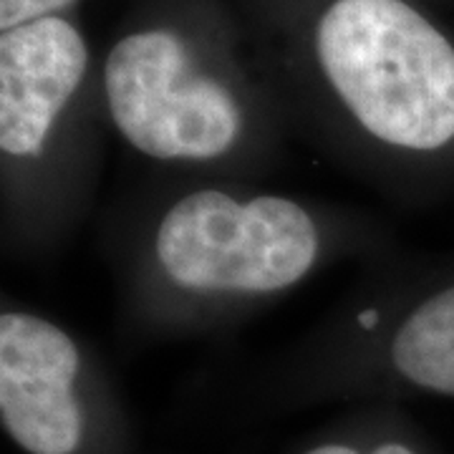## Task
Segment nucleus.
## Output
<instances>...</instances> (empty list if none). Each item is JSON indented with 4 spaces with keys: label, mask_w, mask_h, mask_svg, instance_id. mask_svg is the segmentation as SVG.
Instances as JSON below:
<instances>
[{
    "label": "nucleus",
    "mask_w": 454,
    "mask_h": 454,
    "mask_svg": "<svg viewBox=\"0 0 454 454\" xmlns=\"http://www.w3.org/2000/svg\"><path fill=\"white\" fill-rule=\"evenodd\" d=\"M293 454H434L414 424L396 411V402H364L303 439Z\"/></svg>",
    "instance_id": "7"
},
{
    "label": "nucleus",
    "mask_w": 454,
    "mask_h": 454,
    "mask_svg": "<svg viewBox=\"0 0 454 454\" xmlns=\"http://www.w3.org/2000/svg\"><path fill=\"white\" fill-rule=\"evenodd\" d=\"M0 427L20 454H131V427L106 373L46 316L3 309Z\"/></svg>",
    "instance_id": "5"
},
{
    "label": "nucleus",
    "mask_w": 454,
    "mask_h": 454,
    "mask_svg": "<svg viewBox=\"0 0 454 454\" xmlns=\"http://www.w3.org/2000/svg\"><path fill=\"white\" fill-rule=\"evenodd\" d=\"M286 389L309 399H454V280L417 295L379 291L313 346Z\"/></svg>",
    "instance_id": "6"
},
{
    "label": "nucleus",
    "mask_w": 454,
    "mask_h": 454,
    "mask_svg": "<svg viewBox=\"0 0 454 454\" xmlns=\"http://www.w3.org/2000/svg\"><path fill=\"white\" fill-rule=\"evenodd\" d=\"M310 56L376 175L396 184L454 145V46L406 0H328Z\"/></svg>",
    "instance_id": "2"
},
{
    "label": "nucleus",
    "mask_w": 454,
    "mask_h": 454,
    "mask_svg": "<svg viewBox=\"0 0 454 454\" xmlns=\"http://www.w3.org/2000/svg\"><path fill=\"white\" fill-rule=\"evenodd\" d=\"M346 243L340 225L295 197L195 184L162 197L129 255V303L149 328L230 321L298 288Z\"/></svg>",
    "instance_id": "1"
},
{
    "label": "nucleus",
    "mask_w": 454,
    "mask_h": 454,
    "mask_svg": "<svg viewBox=\"0 0 454 454\" xmlns=\"http://www.w3.org/2000/svg\"><path fill=\"white\" fill-rule=\"evenodd\" d=\"M101 83L114 129L146 160L227 177L260 167L258 127L240 91L175 28L119 38Z\"/></svg>",
    "instance_id": "4"
},
{
    "label": "nucleus",
    "mask_w": 454,
    "mask_h": 454,
    "mask_svg": "<svg viewBox=\"0 0 454 454\" xmlns=\"http://www.w3.org/2000/svg\"><path fill=\"white\" fill-rule=\"evenodd\" d=\"M74 0H0V28L11 31L33 20L59 16Z\"/></svg>",
    "instance_id": "8"
},
{
    "label": "nucleus",
    "mask_w": 454,
    "mask_h": 454,
    "mask_svg": "<svg viewBox=\"0 0 454 454\" xmlns=\"http://www.w3.org/2000/svg\"><path fill=\"white\" fill-rule=\"evenodd\" d=\"M86 74V41L66 18L0 35L3 225L13 243H49L82 207L91 162L71 137V114Z\"/></svg>",
    "instance_id": "3"
}]
</instances>
